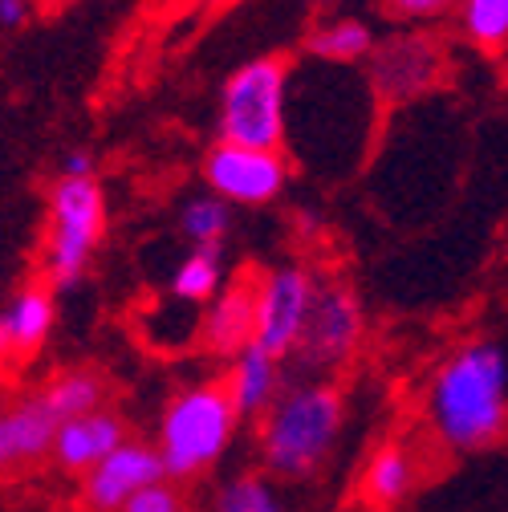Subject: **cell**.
Listing matches in <instances>:
<instances>
[{
    "label": "cell",
    "mask_w": 508,
    "mask_h": 512,
    "mask_svg": "<svg viewBox=\"0 0 508 512\" xmlns=\"http://www.w3.org/2000/svg\"><path fill=\"white\" fill-rule=\"evenodd\" d=\"M452 21H456V33L472 49H480L488 57L504 53V45H508V0H456Z\"/></svg>",
    "instance_id": "cell-18"
},
{
    "label": "cell",
    "mask_w": 508,
    "mask_h": 512,
    "mask_svg": "<svg viewBox=\"0 0 508 512\" xmlns=\"http://www.w3.org/2000/svg\"><path fill=\"white\" fill-rule=\"evenodd\" d=\"M419 484V456L403 439H387L378 452L366 460L362 472V504L374 512H395Z\"/></svg>",
    "instance_id": "cell-15"
},
{
    "label": "cell",
    "mask_w": 508,
    "mask_h": 512,
    "mask_svg": "<svg viewBox=\"0 0 508 512\" xmlns=\"http://www.w3.org/2000/svg\"><path fill=\"white\" fill-rule=\"evenodd\" d=\"M200 342L220 358L252 342V281H236L208 301V313L200 322Z\"/></svg>",
    "instance_id": "cell-16"
},
{
    "label": "cell",
    "mask_w": 508,
    "mask_h": 512,
    "mask_svg": "<svg viewBox=\"0 0 508 512\" xmlns=\"http://www.w3.org/2000/svg\"><path fill=\"white\" fill-rule=\"evenodd\" d=\"M118 512H192V508H187V496L175 480H155L143 492H135Z\"/></svg>",
    "instance_id": "cell-23"
},
{
    "label": "cell",
    "mask_w": 508,
    "mask_h": 512,
    "mask_svg": "<svg viewBox=\"0 0 508 512\" xmlns=\"http://www.w3.org/2000/svg\"><path fill=\"white\" fill-rule=\"evenodd\" d=\"M155 480H167L155 447L126 435L114 452H106L90 472H82L78 496H82L86 512H118L135 492H143Z\"/></svg>",
    "instance_id": "cell-10"
},
{
    "label": "cell",
    "mask_w": 508,
    "mask_h": 512,
    "mask_svg": "<svg viewBox=\"0 0 508 512\" xmlns=\"http://www.w3.org/2000/svg\"><path fill=\"white\" fill-rule=\"evenodd\" d=\"M208 5H232V0H208Z\"/></svg>",
    "instance_id": "cell-28"
},
{
    "label": "cell",
    "mask_w": 508,
    "mask_h": 512,
    "mask_svg": "<svg viewBox=\"0 0 508 512\" xmlns=\"http://www.w3.org/2000/svg\"><path fill=\"white\" fill-rule=\"evenodd\" d=\"M204 183L228 208H265L289 187V159L281 151L216 143L204 155Z\"/></svg>",
    "instance_id": "cell-9"
},
{
    "label": "cell",
    "mask_w": 508,
    "mask_h": 512,
    "mask_svg": "<svg viewBox=\"0 0 508 512\" xmlns=\"http://www.w3.org/2000/svg\"><path fill=\"white\" fill-rule=\"evenodd\" d=\"M313 289L317 277L301 265H285L265 273L261 281H252V346H261L285 362L301 338Z\"/></svg>",
    "instance_id": "cell-8"
},
{
    "label": "cell",
    "mask_w": 508,
    "mask_h": 512,
    "mask_svg": "<svg viewBox=\"0 0 508 512\" xmlns=\"http://www.w3.org/2000/svg\"><path fill=\"white\" fill-rule=\"evenodd\" d=\"M362 334H366V313H362L358 293L350 285H338V281H326V285L317 281L309 317H305L301 338H297L289 358L305 374L326 378L330 370L346 366L358 354Z\"/></svg>",
    "instance_id": "cell-6"
},
{
    "label": "cell",
    "mask_w": 508,
    "mask_h": 512,
    "mask_svg": "<svg viewBox=\"0 0 508 512\" xmlns=\"http://www.w3.org/2000/svg\"><path fill=\"white\" fill-rule=\"evenodd\" d=\"M61 175H94V163H90V155H82V151L66 155V163H61Z\"/></svg>",
    "instance_id": "cell-26"
},
{
    "label": "cell",
    "mask_w": 508,
    "mask_h": 512,
    "mask_svg": "<svg viewBox=\"0 0 508 512\" xmlns=\"http://www.w3.org/2000/svg\"><path fill=\"white\" fill-rule=\"evenodd\" d=\"M236 423L240 419L220 387V378L196 382V387H183L179 395H171V403L159 415L155 443H151L163 464V476L196 480L212 472L236 439Z\"/></svg>",
    "instance_id": "cell-3"
},
{
    "label": "cell",
    "mask_w": 508,
    "mask_h": 512,
    "mask_svg": "<svg viewBox=\"0 0 508 512\" xmlns=\"http://www.w3.org/2000/svg\"><path fill=\"white\" fill-rule=\"evenodd\" d=\"M281 358H273L261 346H240L236 354H228V374L220 378V387L236 411V419H261L269 411V403L281 395L285 374H281Z\"/></svg>",
    "instance_id": "cell-13"
},
{
    "label": "cell",
    "mask_w": 508,
    "mask_h": 512,
    "mask_svg": "<svg viewBox=\"0 0 508 512\" xmlns=\"http://www.w3.org/2000/svg\"><path fill=\"white\" fill-rule=\"evenodd\" d=\"M212 512H289L269 472H240L212 496Z\"/></svg>",
    "instance_id": "cell-21"
},
{
    "label": "cell",
    "mask_w": 508,
    "mask_h": 512,
    "mask_svg": "<svg viewBox=\"0 0 508 512\" xmlns=\"http://www.w3.org/2000/svg\"><path fill=\"white\" fill-rule=\"evenodd\" d=\"M342 391L326 378H305L269 403L257 427L261 464L277 480H313L334 456L342 435Z\"/></svg>",
    "instance_id": "cell-2"
},
{
    "label": "cell",
    "mask_w": 508,
    "mask_h": 512,
    "mask_svg": "<svg viewBox=\"0 0 508 512\" xmlns=\"http://www.w3.org/2000/svg\"><path fill=\"white\" fill-rule=\"evenodd\" d=\"M374 29L366 17H354V13H334V17H322L309 37H305V49L313 61L322 66H362L374 49Z\"/></svg>",
    "instance_id": "cell-17"
},
{
    "label": "cell",
    "mask_w": 508,
    "mask_h": 512,
    "mask_svg": "<svg viewBox=\"0 0 508 512\" xmlns=\"http://www.w3.org/2000/svg\"><path fill=\"white\" fill-rule=\"evenodd\" d=\"M33 17V0H0V29H21Z\"/></svg>",
    "instance_id": "cell-25"
},
{
    "label": "cell",
    "mask_w": 508,
    "mask_h": 512,
    "mask_svg": "<svg viewBox=\"0 0 508 512\" xmlns=\"http://www.w3.org/2000/svg\"><path fill=\"white\" fill-rule=\"evenodd\" d=\"M41 399L53 411V419L61 423V419H74V415L106 407V382L94 370H66V374H57V378L45 382Z\"/></svg>",
    "instance_id": "cell-19"
},
{
    "label": "cell",
    "mask_w": 508,
    "mask_h": 512,
    "mask_svg": "<svg viewBox=\"0 0 508 512\" xmlns=\"http://www.w3.org/2000/svg\"><path fill=\"white\" fill-rule=\"evenodd\" d=\"M224 289V261L220 248H196L187 252L179 269L171 273V297L183 305H208Z\"/></svg>",
    "instance_id": "cell-20"
},
{
    "label": "cell",
    "mask_w": 508,
    "mask_h": 512,
    "mask_svg": "<svg viewBox=\"0 0 508 512\" xmlns=\"http://www.w3.org/2000/svg\"><path fill=\"white\" fill-rule=\"evenodd\" d=\"M179 228L183 236L192 240L196 248H220L224 236L232 232V212L220 196H212V191H200V196H192L183 204L179 212Z\"/></svg>",
    "instance_id": "cell-22"
},
{
    "label": "cell",
    "mask_w": 508,
    "mask_h": 512,
    "mask_svg": "<svg viewBox=\"0 0 508 512\" xmlns=\"http://www.w3.org/2000/svg\"><path fill=\"white\" fill-rule=\"evenodd\" d=\"M383 9L399 25H431V21L452 17L456 0H383Z\"/></svg>",
    "instance_id": "cell-24"
},
{
    "label": "cell",
    "mask_w": 508,
    "mask_h": 512,
    "mask_svg": "<svg viewBox=\"0 0 508 512\" xmlns=\"http://www.w3.org/2000/svg\"><path fill=\"white\" fill-rule=\"evenodd\" d=\"M443 70H448L443 45H439V37H431L423 29H403L387 41H374V49L366 57L370 90L391 106L415 102L427 90H435Z\"/></svg>",
    "instance_id": "cell-7"
},
{
    "label": "cell",
    "mask_w": 508,
    "mask_h": 512,
    "mask_svg": "<svg viewBox=\"0 0 508 512\" xmlns=\"http://www.w3.org/2000/svg\"><path fill=\"white\" fill-rule=\"evenodd\" d=\"M427 427L448 452H488L508 427V362L500 342L476 338L456 346L431 374Z\"/></svg>",
    "instance_id": "cell-1"
},
{
    "label": "cell",
    "mask_w": 508,
    "mask_h": 512,
    "mask_svg": "<svg viewBox=\"0 0 508 512\" xmlns=\"http://www.w3.org/2000/svg\"><path fill=\"white\" fill-rule=\"evenodd\" d=\"M57 322V305L45 285L21 289L5 309H0V362H25L33 358Z\"/></svg>",
    "instance_id": "cell-14"
},
{
    "label": "cell",
    "mask_w": 508,
    "mask_h": 512,
    "mask_svg": "<svg viewBox=\"0 0 508 512\" xmlns=\"http://www.w3.org/2000/svg\"><path fill=\"white\" fill-rule=\"evenodd\" d=\"M289 135V61L257 57L228 74L220 90V143L281 151Z\"/></svg>",
    "instance_id": "cell-4"
},
{
    "label": "cell",
    "mask_w": 508,
    "mask_h": 512,
    "mask_svg": "<svg viewBox=\"0 0 508 512\" xmlns=\"http://www.w3.org/2000/svg\"><path fill=\"white\" fill-rule=\"evenodd\" d=\"M106 236V191L94 175H61L49 191L45 224V277L70 289L86 277L94 252Z\"/></svg>",
    "instance_id": "cell-5"
},
{
    "label": "cell",
    "mask_w": 508,
    "mask_h": 512,
    "mask_svg": "<svg viewBox=\"0 0 508 512\" xmlns=\"http://www.w3.org/2000/svg\"><path fill=\"white\" fill-rule=\"evenodd\" d=\"M122 439H126V423L110 407H98V411H86V415H74V419H61L57 431H53V443H49V464L57 472H66V476H82L106 452H114Z\"/></svg>",
    "instance_id": "cell-12"
},
{
    "label": "cell",
    "mask_w": 508,
    "mask_h": 512,
    "mask_svg": "<svg viewBox=\"0 0 508 512\" xmlns=\"http://www.w3.org/2000/svg\"><path fill=\"white\" fill-rule=\"evenodd\" d=\"M53 431H57V419L45 407L41 391L0 399V476L13 480L45 464Z\"/></svg>",
    "instance_id": "cell-11"
},
{
    "label": "cell",
    "mask_w": 508,
    "mask_h": 512,
    "mask_svg": "<svg viewBox=\"0 0 508 512\" xmlns=\"http://www.w3.org/2000/svg\"><path fill=\"white\" fill-rule=\"evenodd\" d=\"M322 9H338V5H346V0H317Z\"/></svg>",
    "instance_id": "cell-27"
}]
</instances>
